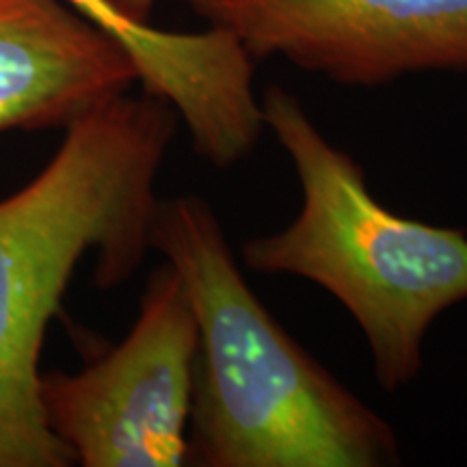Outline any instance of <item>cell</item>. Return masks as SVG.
<instances>
[{"label":"cell","instance_id":"ba28073f","mask_svg":"<svg viewBox=\"0 0 467 467\" xmlns=\"http://www.w3.org/2000/svg\"><path fill=\"white\" fill-rule=\"evenodd\" d=\"M110 3H113L117 9L124 11V14L134 17V20L150 22L151 11H154L159 0H110Z\"/></svg>","mask_w":467,"mask_h":467},{"label":"cell","instance_id":"52a82bcc","mask_svg":"<svg viewBox=\"0 0 467 467\" xmlns=\"http://www.w3.org/2000/svg\"><path fill=\"white\" fill-rule=\"evenodd\" d=\"M137 69L63 0H0V134L66 130L124 96Z\"/></svg>","mask_w":467,"mask_h":467},{"label":"cell","instance_id":"5b68a950","mask_svg":"<svg viewBox=\"0 0 467 467\" xmlns=\"http://www.w3.org/2000/svg\"><path fill=\"white\" fill-rule=\"evenodd\" d=\"M227 31L254 61L340 85L375 87L420 72H467V0H178Z\"/></svg>","mask_w":467,"mask_h":467},{"label":"cell","instance_id":"277c9868","mask_svg":"<svg viewBox=\"0 0 467 467\" xmlns=\"http://www.w3.org/2000/svg\"><path fill=\"white\" fill-rule=\"evenodd\" d=\"M200 329L165 262L148 277L128 336L78 372H42L48 429L83 467H180L189 459Z\"/></svg>","mask_w":467,"mask_h":467},{"label":"cell","instance_id":"7a4b0ae2","mask_svg":"<svg viewBox=\"0 0 467 467\" xmlns=\"http://www.w3.org/2000/svg\"><path fill=\"white\" fill-rule=\"evenodd\" d=\"M151 249L182 279L197 329L189 459L206 467H388L400 441L258 299L214 208L159 200Z\"/></svg>","mask_w":467,"mask_h":467},{"label":"cell","instance_id":"6da1fadb","mask_svg":"<svg viewBox=\"0 0 467 467\" xmlns=\"http://www.w3.org/2000/svg\"><path fill=\"white\" fill-rule=\"evenodd\" d=\"M178 124L161 98L117 96L66 128L48 165L0 200V467L76 465L39 399L46 329L87 254L100 290L143 265Z\"/></svg>","mask_w":467,"mask_h":467},{"label":"cell","instance_id":"8992f818","mask_svg":"<svg viewBox=\"0 0 467 467\" xmlns=\"http://www.w3.org/2000/svg\"><path fill=\"white\" fill-rule=\"evenodd\" d=\"M119 46L137 69V83L175 110L191 145L213 167L247 159L265 130L255 93V61L234 35L167 31L134 20L110 0H63Z\"/></svg>","mask_w":467,"mask_h":467},{"label":"cell","instance_id":"3957f363","mask_svg":"<svg viewBox=\"0 0 467 467\" xmlns=\"http://www.w3.org/2000/svg\"><path fill=\"white\" fill-rule=\"evenodd\" d=\"M260 102L299 178L301 208L282 230L243 243L244 266L329 292L359 325L379 385L399 392L422 372L431 325L467 299V234L385 208L292 91L273 85Z\"/></svg>","mask_w":467,"mask_h":467}]
</instances>
